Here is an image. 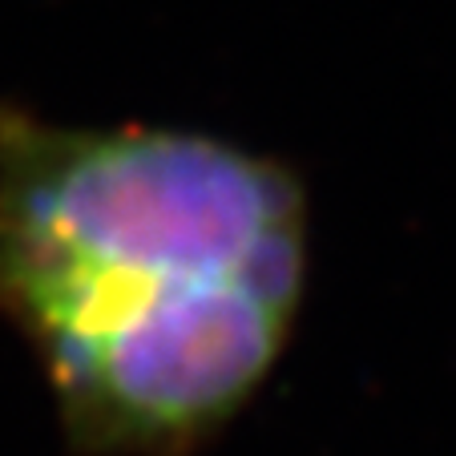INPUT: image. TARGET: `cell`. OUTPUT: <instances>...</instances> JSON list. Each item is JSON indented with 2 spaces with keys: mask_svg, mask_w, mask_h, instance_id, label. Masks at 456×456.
I'll return each mask as SVG.
<instances>
[{
  "mask_svg": "<svg viewBox=\"0 0 456 456\" xmlns=\"http://www.w3.org/2000/svg\"><path fill=\"white\" fill-rule=\"evenodd\" d=\"M307 186L283 158L154 121L0 102V328L73 456H202L295 339Z\"/></svg>",
  "mask_w": 456,
  "mask_h": 456,
  "instance_id": "cell-1",
  "label": "cell"
}]
</instances>
